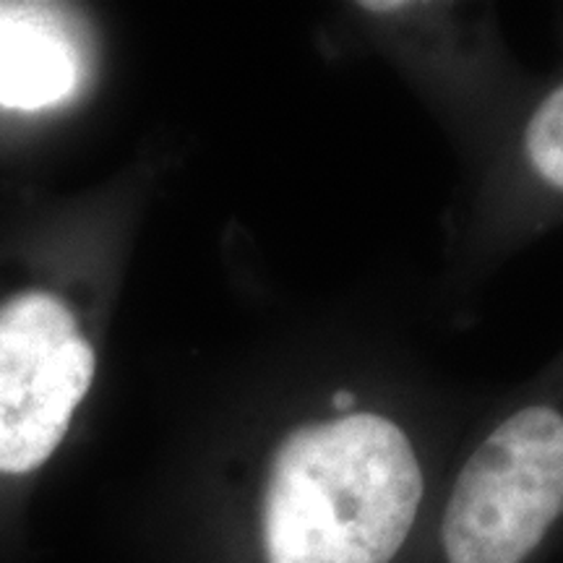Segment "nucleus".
I'll use <instances>...</instances> for the list:
<instances>
[{
    "mask_svg": "<svg viewBox=\"0 0 563 563\" xmlns=\"http://www.w3.org/2000/svg\"><path fill=\"white\" fill-rule=\"evenodd\" d=\"M95 365L58 298L32 292L0 308V473H30L55 452Z\"/></svg>",
    "mask_w": 563,
    "mask_h": 563,
    "instance_id": "7ed1b4c3",
    "label": "nucleus"
},
{
    "mask_svg": "<svg viewBox=\"0 0 563 563\" xmlns=\"http://www.w3.org/2000/svg\"><path fill=\"white\" fill-rule=\"evenodd\" d=\"M415 433L350 407L274 435L249 496V563H405L435 496Z\"/></svg>",
    "mask_w": 563,
    "mask_h": 563,
    "instance_id": "f257e3e1",
    "label": "nucleus"
},
{
    "mask_svg": "<svg viewBox=\"0 0 563 563\" xmlns=\"http://www.w3.org/2000/svg\"><path fill=\"white\" fill-rule=\"evenodd\" d=\"M563 527V350L435 490L405 563H534Z\"/></svg>",
    "mask_w": 563,
    "mask_h": 563,
    "instance_id": "f03ea898",
    "label": "nucleus"
},
{
    "mask_svg": "<svg viewBox=\"0 0 563 563\" xmlns=\"http://www.w3.org/2000/svg\"><path fill=\"white\" fill-rule=\"evenodd\" d=\"M79 60L66 34L40 11L0 5V104L40 110L70 95Z\"/></svg>",
    "mask_w": 563,
    "mask_h": 563,
    "instance_id": "20e7f679",
    "label": "nucleus"
},
{
    "mask_svg": "<svg viewBox=\"0 0 563 563\" xmlns=\"http://www.w3.org/2000/svg\"><path fill=\"white\" fill-rule=\"evenodd\" d=\"M357 405V394L352 389H340L332 394V410H350V407Z\"/></svg>",
    "mask_w": 563,
    "mask_h": 563,
    "instance_id": "423d86ee",
    "label": "nucleus"
},
{
    "mask_svg": "<svg viewBox=\"0 0 563 563\" xmlns=\"http://www.w3.org/2000/svg\"><path fill=\"white\" fill-rule=\"evenodd\" d=\"M514 191L522 230L563 220V68L534 97L514 139Z\"/></svg>",
    "mask_w": 563,
    "mask_h": 563,
    "instance_id": "39448f33",
    "label": "nucleus"
}]
</instances>
